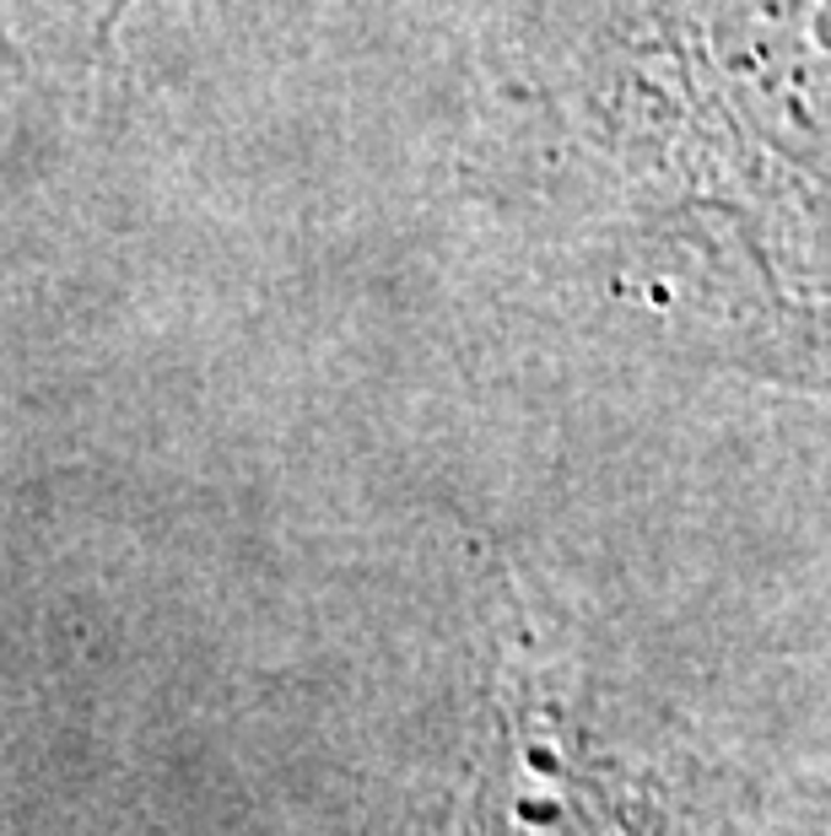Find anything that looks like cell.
I'll return each instance as SVG.
<instances>
[{
  "label": "cell",
  "mask_w": 831,
  "mask_h": 836,
  "mask_svg": "<svg viewBox=\"0 0 831 836\" xmlns=\"http://www.w3.org/2000/svg\"><path fill=\"white\" fill-rule=\"evenodd\" d=\"M502 98L610 319L831 394V0H530Z\"/></svg>",
  "instance_id": "1"
},
{
  "label": "cell",
  "mask_w": 831,
  "mask_h": 836,
  "mask_svg": "<svg viewBox=\"0 0 831 836\" xmlns=\"http://www.w3.org/2000/svg\"><path fill=\"white\" fill-rule=\"evenodd\" d=\"M125 6H130V0H60V11H71L76 22H87V39H93V44H103V39L114 33V22L125 17Z\"/></svg>",
  "instance_id": "2"
}]
</instances>
